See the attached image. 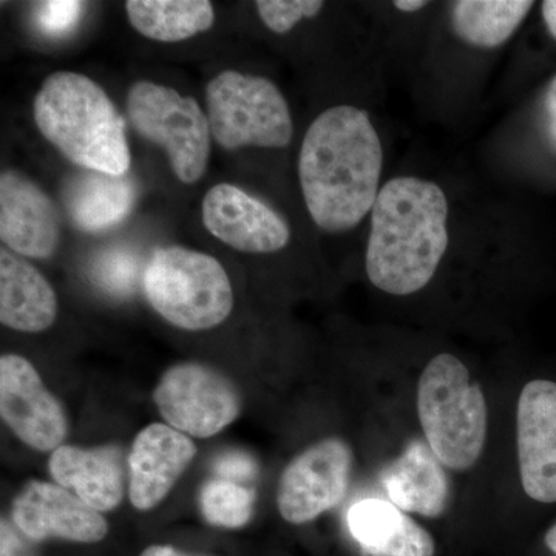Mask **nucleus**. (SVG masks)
I'll return each instance as SVG.
<instances>
[{
    "instance_id": "obj_1",
    "label": "nucleus",
    "mask_w": 556,
    "mask_h": 556,
    "mask_svg": "<svg viewBox=\"0 0 556 556\" xmlns=\"http://www.w3.org/2000/svg\"><path fill=\"white\" fill-rule=\"evenodd\" d=\"M382 139L368 110L340 104L324 110L303 137L299 182L311 219L328 233L357 229L383 186Z\"/></svg>"
},
{
    "instance_id": "obj_2",
    "label": "nucleus",
    "mask_w": 556,
    "mask_h": 556,
    "mask_svg": "<svg viewBox=\"0 0 556 556\" xmlns=\"http://www.w3.org/2000/svg\"><path fill=\"white\" fill-rule=\"evenodd\" d=\"M368 219L365 270L372 287L396 298L427 288L455 237L444 186L420 175L387 179Z\"/></svg>"
},
{
    "instance_id": "obj_3",
    "label": "nucleus",
    "mask_w": 556,
    "mask_h": 556,
    "mask_svg": "<svg viewBox=\"0 0 556 556\" xmlns=\"http://www.w3.org/2000/svg\"><path fill=\"white\" fill-rule=\"evenodd\" d=\"M33 116L40 135L80 169L116 177L129 174L126 123L89 76L75 72L47 76L33 101Z\"/></svg>"
},
{
    "instance_id": "obj_4",
    "label": "nucleus",
    "mask_w": 556,
    "mask_h": 556,
    "mask_svg": "<svg viewBox=\"0 0 556 556\" xmlns=\"http://www.w3.org/2000/svg\"><path fill=\"white\" fill-rule=\"evenodd\" d=\"M417 413L442 466L464 471L478 463L485 445L486 402L459 358L442 353L427 365L417 386Z\"/></svg>"
},
{
    "instance_id": "obj_5",
    "label": "nucleus",
    "mask_w": 556,
    "mask_h": 556,
    "mask_svg": "<svg viewBox=\"0 0 556 556\" xmlns=\"http://www.w3.org/2000/svg\"><path fill=\"white\" fill-rule=\"evenodd\" d=\"M146 299L164 320L185 331H206L232 313L233 291L222 263L206 252L159 248L142 269Z\"/></svg>"
},
{
    "instance_id": "obj_6",
    "label": "nucleus",
    "mask_w": 556,
    "mask_h": 556,
    "mask_svg": "<svg viewBox=\"0 0 556 556\" xmlns=\"http://www.w3.org/2000/svg\"><path fill=\"white\" fill-rule=\"evenodd\" d=\"M206 109L212 138L226 150L287 149L294 137L287 98L263 76L218 73L206 86Z\"/></svg>"
},
{
    "instance_id": "obj_7",
    "label": "nucleus",
    "mask_w": 556,
    "mask_h": 556,
    "mask_svg": "<svg viewBox=\"0 0 556 556\" xmlns=\"http://www.w3.org/2000/svg\"><path fill=\"white\" fill-rule=\"evenodd\" d=\"M127 119L139 137L160 146L175 177L195 185L204 177L211 156L207 113L199 101L152 80H138L127 93Z\"/></svg>"
},
{
    "instance_id": "obj_8",
    "label": "nucleus",
    "mask_w": 556,
    "mask_h": 556,
    "mask_svg": "<svg viewBox=\"0 0 556 556\" xmlns=\"http://www.w3.org/2000/svg\"><path fill=\"white\" fill-rule=\"evenodd\" d=\"M153 402L167 426L189 438L215 437L240 416L241 394L222 371L199 362H182L164 372Z\"/></svg>"
},
{
    "instance_id": "obj_9",
    "label": "nucleus",
    "mask_w": 556,
    "mask_h": 556,
    "mask_svg": "<svg viewBox=\"0 0 556 556\" xmlns=\"http://www.w3.org/2000/svg\"><path fill=\"white\" fill-rule=\"evenodd\" d=\"M353 471V452L345 441L328 438L303 450L278 481L277 507L289 525H306L338 506Z\"/></svg>"
},
{
    "instance_id": "obj_10",
    "label": "nucleus",
    "mask_w": 556,
    "mask_h": 556,
    "mask_svg": "<svg viewBox=\"0 0 556 556\" xmlns=\"http://www.w3.org/2000/svg\"><path fill=\"white\" fill-rule=\"evenodd\" d=\"M0 416L14 437L36 452H54L68 437L64 405L20 354L0 357Z\"/></svg>"
},
{
    "instance_id": "obj_11",
    "label": "nucleus",
    "mask_w": 556,
    "mask_h": 556,
    "mask_svg": "<svg viewBox=\"0 0 556 556\" xmlns=\"http://www.w3.org/2000/svg\"><path fill=\"white\" fill-rule=\"evenodd\" d=\"M204 228L226 247L244 254H274L288 247L291 226L247 190L219 182L201 204Z\"/></svg>"
},
{
    "instance_id": "obj_12",
    "label": "nucleus",
    "mask_w": 556,
    "mask_h": 556,
    "mask_svg": "<svg viewBox=\"0 0 556 556\" xmlns=\"http://www.w3.org/2000/svg\"><path fill=\"white\" fill-rule=\"evenodd\" d=\"M13 525L31 543L56 540L100 543L109 525L100 511L58 484L31 481L16 496L11 510Z\"/></svg>"
},
{
    "instance_id": "obj_13",
    "label": "nucleus",
    "mask_w": 556,
    "mask_h": 556,
    "mask_svg": "<svg viewBox=\"0 0 556 556\" xmlns=\"http://www.w3.org/2000/svg\"><path fill=\"white\" fill-rule=\"evenodd\" d=\"M518 457L527 495L556 503V383H527L518 401Z\"/></svg>"
},
{
    "instance_id": "obj_14",
    "label": "nucleus",
    "mask_w": 556,
    "mask_h": 556,
    "mask_svg": "<svg viewBox=\"0 0 556 556\" xmlns=\"http://www.w3.org/2000/svg\"><path fill=\"white\" fill-rule=\"evenodd\" d=\"M0 239L14 254L53 257L61 240L60 214L53 200L16 170L0 175Z\"/></svg>"
},
{
    "instance_id": "obj_15",
    "label": "nucleus",
    "mask_w": 556,
    "mask_h": 556,
    "mask_svg": "<svg viewBox=\"0 0 556 556\" xmlns=\"http://www.w3.org/2000/svg\"><path fill=\"white\" fill-rule=\"evenodd\" d=\"M195 456L192 438L167 424L142 428L127 457L131 506L141 511L160 506Z\"/></svg>"
},
{
    "instance_id": "obj_16",
    "label": "nucleus",
    "mask_w": 556,
    "mask_h": 556,
    "mask_svg": "<svg viewBox=\"0 0 556 556\" xmlns=\"http://www.w3.org/2000/svg\"><path fill=\"white\" fill-rule=\"evenodd\" d=\"M49 471L58 485L104 514L123 503L129 466L118 445L91 448L62 445L51 453Z\"/></svg>"
},
{
    "instance_id": "obj_17",
    "label": "nucleus",
    "mask_w": 556,
    "mask_h": 556,
    "mask_svg": "<svg viewBox=\"0 0 556 556\" xmlns=\"http://www.w3.org/2000/svg\"><path fill=\"white\" fill-rule=\"evenodd\" d=\"M391 503L422 517L438 518L448 506L450 484L441 460L427 442L413 441L380 475Z\"/></svg>"
},
{
    "instance_id": "obj_18",
    "label": "nucleus",
    "mask_w": 556,
    "mask_h": 556,
    "mask_svg": "<svg viewBox=\"0 0 556 556\" xmlns=\"http://www.w3.org/2000/svg\"><path fill=\"white\" fill-rule=\"evenodd\" d=\"M56 291L39 269L13 252L0 251V321L14 331L38 334L53 327Z\"/></svg>"
},
{
    "instance_id": "obj_19",
    "label": "nucleus",
    "mask_w": 556,
    "mask_h": 556,
    "mask_svg": "<svg viewBox=\"0 0 556 556\" xmlns=\"http://www.w3.org/2000/svg\"><path fill=\"white\" fill-rule=\"evenodd\" d=\"M351 535L369 556H434L433 536L388 501H358L348 511Z\"/></svg>"
},
{
    "instance_id": "obj_20",
    "label": "nucleus",
    "mask_w": 556,
    "mask_h": 556,
    "mask_svg": "<svg viewBox=\"0 0 556 556\" xmlns=\"http://www.w3.org/2000/svg\"><path fill=\"white\" fill-rule=\"evenodd\" d=\"M64 200L76 228L90 233L105 232L129 217L137 201V188L127 175L116 177L83 169L70 178Z\"/></svg>"
},
{
    "instance_id": "obj_21",
    "label": "nucleus",
    "mask_w": 556,
    "mask_h": 556,
    "mask_svg": "<svg viewBox=\"0 0 556 556\" xmlns=\"http://www.w3.org/2000/svg\"><path fill=\"white\" fill-rule=\"evenodd\" d=\"M535 2L527 0H459L450 3L453 35L473 50L493 51L517 35Z\"/></svg>"
},
{
    "instance_id": "obj_22",
    "label": "nucleus",
    "mask_w": 556,
    "mask_h": 556,
    "mask_svg": "<svg viewBox=\"0 0 556 556\" xmlns=\"http://www.w3.org/2000/svg\"><path fill=\"white\" fill-rule=\"evenodd\" d=\"M131 27L156 42H181L214 27L215 10L207 0H129Z\"/></svg>"
},
{
    "instance_id": "obj_23",
    "label": "nucleus",
    "mask_w": 556,
    "mask_h": 556,
    "mask_svg": "<svg viewBox=\"0 0 556 556\" xmlns=\"http://www.w3.org/2000/svg\"><path fill=\"white\" fill-rule=\"evenodd\" d=\"M255 493L239 482L215 478L201 490L200 506L208 525L241 529L254 514Z\"/></svg>"
},
{
    "instance_id": "obj_24",
    "label": "nucleus",
    "mask_w": 556,
    "mask_h": 556,
    "mask_svg": "<svg viewBox=\"0 0 556 556\" xmlns=\"http://www.w3.org/2000/svg\"><path fill=\"white\" fill-rule=\"evenodd\" d=\"M91 276L109 294L129 295L138 283L139 260L129 249H108L94 260Z\"/></svg>"
},
{
    "instance_id": "obj_25",
    "label": "nucleus",
    "mask_w": 556,
    "mask_h": 556,
    "mask_svg": "<svg viewBox=\"0 0 556 556\" xmlns=\"http://www.w3.org/2000/svg\"><path fill=\"white\" fill-rule=\"evenodd\" d=\"M318 0H258L255 2L258 17L266 28L276 35H287L300 22L314 20L324 10Z\"/></svg>"
},
{
    "instance_id": "obj_26",
    "label": "nucleus",
    "mask_w": 556,
    "mask_h": 556,
    "mask_svg": "<svg viewBox=\"0 0 556 556\" xmlns=\"http://www.w3.org/2000/svg\"><path fill=\"white\" fill-rule=\"evenodd\" d=\"M86 10V3L76 0H51L39 3L36 22L40 30L49 36H64L78 24Z\"/></svg>"
},
{
    "instance_id": "obj_27",
    "label": "nucleus",
    "mask_w": 556,
    "mask_h": 556,
    "mask_svg": "<svg viewBox=\"0 0 556 556\" xmlns=\"http://www.w3.org/2000/svg\"><path fill=\"white\" fill-rule=\"evenodd\" d=\"M215 471L218 478L241 484V481H251L257 477V464L248 453L230 452L218 457Z\"/></svg>"
},
{
    "instance_id": "obj_28",
    "label": "nucleus",
    "mask_w": 556,
    "mask_h": 556,
    "mask_svg": "<svg viewBox=\"0 0 556 556\" xmlns=\"http://www.w3.org/2000/svg\"><path fill=\"white\" fill-rule=\"evenodd\" d=\"M27 538L5 518L0 522V556H36Z\"/></svg>"
},
{
    "instance_id": "obj_29",
    "label": "nucleus",
    "mask_w": 556,
    "mask_h": 556,
    "mask_svg": "<svg viewBox=\"0 0 556 556\" xmlns=\"http://www.w3.org/2000/svg\"><path fill=\"white\" fill-rule=\"evenodd\" d=\"M541 126L548 146L556 153V73L554 78L548 80L541 98Z\"/></svg>"
},
{
    "instance_id": "obj_30",
    "label": "nucleus",
    "mask_w": 556,
    "mask_h": 556,
    "mask_svg": "<svg viewBox=\"0 0 556 556\" xmlns=\"http://www.w3.org/2000/svg\"><path fill=\"white\" fill-rule=\"evenodd\" d=\"M541 16H543L548 35L556 40V0H546L541 3Z\"/></svg>"
},
{
    "instance_id": "obj_31",
    "label": "nucleus",
    "mask_w": 556,
    "mask_h": 556,
    "mask_svg": "<svg viewBox=\"0 0 556 556\" xmlns=\"http://www.w3.org/2000/svg\"><path fill=\"white\" fill-rule=\"evenodd\" d=\"M391 5H393L394 10L401 11V13L415 14L428 9L430 3L424 2V0H396Z\"/></svg>"
},
{
    "instance_id": "obj_32",
    "label": "nucleus",
    "mask_w": 556,
    "mask_h": 556,
    "mask_svg": "<svg viewBox=\"0 0 556 556\" xmlns=\"http://www.w3.org/2000/svg\"><path fill=\"white\" fill-rule=\"evenodd\" d=\"M139 556H186L182 554H179L178 551H175L172 546H160V544H156V546H150L146 548V551L141 552V555Z\"/></svg>"
},
{
    "instance_id": "obj_33",
    "label": "nucleus",
    "mask_w": 556,
    "mask_h": 556,
    "mask_svg": "<svg viewBox=\"0 0 556 556\" xmlns=\"http://www.w3.org/2000/svg\"><path fill=\"white\" fill-rule=\"evenodd\" d=\"M546 544L552 552L556 555V525L552 526L546 533Z\"/></svg>"
}]
</instances>
